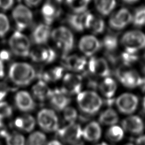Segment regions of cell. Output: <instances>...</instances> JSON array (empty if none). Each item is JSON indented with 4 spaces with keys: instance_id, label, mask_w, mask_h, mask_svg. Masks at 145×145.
<instances>
[{
    "instance_id": "cell-17",
    "label": "cell",
    "mask_w": 145,
    "mask_h": 145,
    "mask_svg": "<svg viewBox=\"0 0 145 145\" xmlns=\"http://www.w3.org/2000/svg\"><path fill=\"white\" fill-rule=\"evenodd\" d=\"M91 13L86 11L80 13H74L69 15L67 22L75 31L82 32L87 28V23Z\"/></svg>"
},
{
    "instance_id": "cell-40",
    "label": "cell",
    "mask_w": 145,
    "mask_h": 145,
    "mask_svg": "<svg viewBox=\"0 0 145 145\" xmlns=\"http://www.w3.org/2000/svg\"><path fill=\"white\" fill-rule=\"evenodd\" d=\"M9 90L8 86L5 83L0 82V101H2L5 99Z\"/></svg>"
},
{
    "instance_id": "cell-50",
    "label": "cell",
    "mask_w": 145,
    "mask_h": 145,
    "mask_svg": "<svg viewBox=\"0 0 145 145\" xmlns=\"http://www.w3.org/2000/svg\"><path fill=\"white\" fill-rule=\"evenodd\" d=\"M97 145H109V144H106V143H101L98 144H97Z\"/></svg>"
},
{
    "instance_id": "cell-18",
    "label": "cell",
    "mask_w": 145,
    "mask_h": 145,
    "mask_svg": "<svg viewBox=\"0 0 145 145\" xmlns=\"http://www.w3.org/2000/svg\"><path fill=\"white\" fill-rule=\"evenodd\" d=\"M61 88L52 90L49 98L52 107L58 111L64 110L70 103V99Z\"/></svg>"
},
{
    "instance_id": "cell-38",
    "label": "cell",
    "mask_w": 145,
    "mask_h": 145,
    "mask_svg": "<svg viewBox=\"0 0 145 145\" xmlns=\"http://www.w3.org/2000/svg\"><path fill=\"white\" fill-rule=\"evenodd\" d=\"M10 29V22L7 16L0 13V37H4Z\"/></svg>"
},
{
    "instance_id": "cell-5",
    "label": "cell",
    "mask_w": 145,
    "mask_h": 145,
    "mask_svg": "<svg viewBox=\"0 0 145 145\" xmlns=\"http://www.w3.org/2000/svg\"><path fill=\"white\" fill-rule=\"evenodd\" d=\"M8 44L11 52L15 55L25 57L29 56L31 44L28 38L20 31H15L11 36Z\"/></svg>"
},
{
    "instance_id": "cell-44",
    "label": "cell",
    "mask_w": 145,
    "mask_h": 145,
    "mask_svg": "<svg viewBox=\"0 0 145 145\" xmlns=\"http://www.w3.org/2000/svg\"><path fill=\"white\" fill-rule=\"evenodd\" d=\"M27 6L29 7H35L37 6L41 1V0H24Z\"/></svg>"
},
{
    "instance_id": "cell-37",
    "label": "cell",
    "mask_w": 145,
    "mask_h": 145,
    "mask_svg": "<svg viewBox=\"0 0 145 145\" xmlns=\"http://www.w3.org/2000/svg\"><path fill=\"white\" fill-rule=\"evenodd\" d=\"M12 114V108L11 106L6 101H0V121L11 116Z\"/></svg>"
},
{
    "instance_id": "cell-13",
    "label": "cell",
    "mask_w": 145,
    "mask_h": 145,
    "mask_svg": "<svg viewBox=\"0 0 145 145\" xmlns=\"http://www.w3.org/2000/svg\"><path fill=\"white\" fill-rule=\"evenodd\" d=\"M89 72L93 75L101 77H109L110 69L107 61L101 57H92L88 62Z\"/></svg>"
},
{
    "instance_id": "cell-19",
    "label": "cell",
    "mask_w": 145,
    "mask_h": 145,
    "mask_svg": "<svg viewBox=\"0 0 145 145\" xmlns=\"http://www.w3.org/2000/svg\"><path fill=\"white\" fill-rule=\"evenodd\" d=\"M14 102L16 108L24 112L32 111L36 106L31 95L25 91L18 92L14 97Z\"/></svg>"
},
{
    "instance_id": "cell-34",
    "label": "cell",
    "mask_w": 145,
    "mask_h": 145,
    "mask_svg": "<svg viewBox=\"0 0 145 145\" xmlns=\"http://www.w3.org/2000/svg\"><path fill=\"white\" fill-rule=\"evenodd\" d=\"M46 141L45 135L40 131L32 133L28 137L26 145H45Z\"/></svg>"
},
{
    "instance_id": "cell-39",
    "label": "cell",
    "mask_w": 145,
    "mask_h": 145,
    "mask_svg": "<svg viewBox=\"0 0 145 145\" xmlns=\"http://www.w3.org/2000/svg\"><path fill=\"white\" fill-rule=\"evenodd\" d=\"M78 116L76 110L72 107L67 106L63 110L64 119L69 123H73L76 120Z\"/></svg>"
},
{
    "instance_id": "cell-28",
    "label": "cell",
    "mask_w": 145,
    "mask_h": 145,
    "mask_svg": "<svg viewBox=\"0 0 145 145\" xmlns=\"http://www.w3.org/2000/svg\"><path fill=\"white\" fill-rule=\"evenodd\" d=\"M119 117L117 112L112 108H108L103 111L99 116V122L104 125H115L118 121Z\"/></svg>"
},
{
    "instance_id": "cell-33",
    "label": "cell",
    "mask_w": 145,
    "mask_h": 145,
    "mask_svg": "<svg viewBox=\"0 0 145 145\" xmlns=\"http://www.w3.org/2000/svg\"><path fill=\"white\" fill-rule=\"evenodd\" d=\"M91 0H66L67 5L75 13L86 11Z\"/></svg>"
},
{
    "instance_id": "cell-51",
    "label": "cell",
    "mask_w": 145,
    "mask_h": 145,
    "mask_svg": "<svg viewBox=\"0 0 145 145\" xmlns=\"http://www.w3.org/2000/svg\"><path fill=\"white\" fill-rule=\"evenodd\" d=\"M125 145H134V144H132V143H127V144H126Z\"/></svg>"
},
{
    "instance_id": "cell-10",
    "label": "cell",
    "mask_w": 145,
    "mask_h": 145,
    "mask_svg": "<svg viewBox=\"0 0 145 145\" xmlns=\"http://www.w3.org/2000/svg\"><path fill=\"white\" fill-rule=\"evenodd\" d=\"M116 104L121 113L129 114L136 110L138 105V99L133 93H125L117 98Z\"/></svg>"
},
{
    "instance_id": "cell-4",
    "label": "cell",
    "mask_w": 145,
    "mask_h": 145,
    "mask_svg": "<svg viewBox=\"0 0 145 145\" xmlns=\"http://www.w3.org/2000/svg\"><path fill=\"white\" fill-rule=\"evenodd\" d=\"M121 43L125 51L137 53L145 48V35L138 30L127 31L122 36Z\"/></svg>"
},
{
    "instance_id": "cell-29",
    "label": "cell",
    "mask_w": 145,
    "mask_h": 145,
    "mask_svg": "<svg viewBox=\"0 0 145 145\" xmlns=\"http://www.w3.org/2000/svg\"><path fill=\"white\" fill-rule=\"evenodd\" d=\"M101 45L106 50V54L115 53L118 47L117 36L114 33H108L104 37Z\"/></svg>"
},
{
    "instance_id": "cell-12",
    "label": "cell",
    "mask_w": 145,
    "mask_h": 145,
    "mask_svg": "<svg viewBox=\"0 0 145 145\" xmlns=\"http://www.w3.org/2000/svg\"><path fill=\"white\" fill-rule=\"evenodd\" d=\"M133 20V15L126 8H122L114 12L109 20L110 27L116 30L124 28Z\"/></svg>"
},
{
    "instance_id": "cell-16",
    "label": "cell",
    "mask_w": 145,
    "mask_h": 145,
    "mask_svg": "<svg viewBox=\"0 0 145 145\" xmlns=\"http://www.w3.org/2000/svg\"><path fill=\"white\" fill-rule=\"evenodd\" d=\"M80 50L87 56H91L101 47V42L93 35H86L79 42Z\"/></svg>"
},
{
    "instance_id": "cell-2",
    "label": "cell",
    "mask_w": 145,
    "mask_h": 145,
    "mask_svg": "<svg viewBox=\"0 0 145 145\" xmlns=\"http://www.w3.org/2000/svg\"><path fill=\"white\" fill-rule=\"evenodd\" d=\"M76 100L80 110L84 114L88 115L97 113L103 104L101 98L92 91L80 92L78 94Z\"/></svg>"
},
{
    "instance_id": "cell-23",
    "label": "cell",
    "mask_w": 145,
    "mask_h": 145,
    "mask_svg": "<svg viewBox=\"0 0 145 145\" xmlns=\"http://www.w3.org/2000/svg\"><path fill=\"white\" fill-rule=\"evenodd\" d=\"M101 135V129L99 123L92 121L87 124L82 131V137L87 141L96 142L99 140Z\"/></svg>"
},
{
    "instance_id": "cell-46",
    "label": "cell",
    "mask_w": 145,
    "mask_h": 145,
    "mask_svg": "<svg viewBox=\"0 0 145 145\" xmlns=\"http://www.w3.org/2000/svg\"><path fill=\"white\" fill-rule=\"evenodd\" d=\"M5 75V69L3 63L0 60V78L3 77Z\"/></svg>"
},
{
    "instance_id": "cell-21",
    "label": "cell",
    "mask_w": 145,
    "mask_h": 145,
    "mask_svg": "<svg viewBox=\"0 0 145 145\" xmlns=\"http://www.w3.org/2000/svg\"><path fill=\"white\" fill-rule=\"evenodd\" d=\"M121 125L123 130L133 134H140L144 130L142 120L137 116H130L122 120Z\"/></svg>"
},
{
    "instance_id": "cell-47",
    "label": "cell",
    "mask_w": 145,
    "mask_h": 145,
    "mask_svg": "<svg viewBox=\"0 0 145 145\" xmlns=\"http://www.w3.org/2000/svg\"><path fill=\"white\" fill-rule=\"evenodd\" d=\"M47 145H63L59 141L57 140H53L50 141Z\"/></svg>"
},
{
    "instance_id": "cell-20",
    "label": "cell",
    "mask_w": 145,
    "mask_h": 145,
    "mask_svg": "<svg viewBox=\"0 0 145 145\" xmlns=\"http://www.w3.org/2000/svg\"><path fill=\"white\" fill-rule=\"evenodd\" d=\"M62 64L67 69L73 71H81L86 66V59L77 54L65 55L63 56Z\"/></svg>"
},
{
    "instance_id": "cell-24",
    "label": "cell",
    "mask_w": 145,
    "mask_h": 145,
    "mask_svg": "<svg viewBox=\"0 0 145 145\" xmlns=\"http://www.w3.org/2000/svg\"><path fill=\"white\" fill-rule=\"evenodd\" d=\"M63 68L61 66H54L44 70L40 72L41 80L45 82H53L61 79L63 75Z\"/></svg>"
},
{
    "instance_id": "cell-1",
    "label": "cell",
    "mask_w": 145,
    "mask_h": 145,
    "mask_svg": "<svg viewBox=\"0 0 145 145\" xmlns=\"http://www.w3.org/2000/svg\"><path fill=\"white\" fill-rule=\"evenodd\" d=\"M36 72L32 66L25 62H15L8 70L10 80L16 86H25L35 78Z\"/></svg>"
},
{
    "instance_id": "cell-15",
    "label": "cell",
    "mask_w": 145,
    "mask_h": 145,
    "mask_svg": "<svg viewBox=\"0 0 145 145\" xmlns=\"http://www.w3.org/2000/svg\"><path fill=\"white\" fill-rule=\"evenodd\" d=\"M59 3L55 0H48L43 5L41 11L45 24L49 25L60 15L61 10Z\"/></svg>"
},
{
    "instance_id": "cell-53",
    "label": "cell",
    "mask_w": 145,
    "mask_h": 145,
    "mask_svg": "<svg viewBox=\"0 0 145 145\" xmlns=\"http://www.w3.org/2000/svg\"><path fill=\"white\" fill-rule=\"evenodd\" d=\"M0 145H1V142H0Z\"/></svg>"
},
{
    "instance_id": "cell-45",
    "label": "cell",
    "mask_w": 145,
    "mask_h": 145,
    "mask_svg": "<svg viewBox=\"0 0 145 145\" xmlns=\"http://www.w3.org/2000/svg\"><path fill=\"white\" fill-rule=\"evenodd\" d=\"M135 144L136 145H145V135L137 138L135 140Z\"/></svg>"
},
{
    "instance_id": "cell-11",
    "label": "cell",
    "mask_w": 145,
    "mask_h": 145,
    "mask_svg": "<svg viewBox=\"0 0 145 145\" xmlns=\"http://www.w3.org/2000/svg\"><path fill=\"white\" fill-rule=\"evenodd\" d=\"M29 56L35 62L50 63L56 59L57 54L50 47L39 45L31 50Z\"/></svg>"
},
{
    "instance_id": "cell-22",
    "label": "cell",
    "mask_w": 145,
    "mask_h": 145,
    "mask_svg": "<svg viewBox=\"0 0 145 145\" xmlns=\"http://www.w3.org/2000/svg\"><path fill=\"white\" fill-rule=\"evenodd\" d=\"M51 28L49 25L45 23L39 24L32 31V41L38 45H42L47 42L51 36Z\"/></svg>"
},
{
    "instance_id": "cell-35",
    "label": "cell",
    "mask_w": 145,
    "mask_h": 145,
    "mask_svg": "<svg viewBox=\"0 0 145 145\" xmlns=\"http://www.w3.org/2000/svg\"><path fill=\"white\" fill-rule=\"evenodd\" d=\"M132 22L137 27H140L145 24V6L139 7L135 10Z\"/></svg>"
},
{
    "instance_id": "cell-30",
    "label": "cell",
    "mask_w": 145,
    "mask_h": 145,
    "mask_svg": "<svg viewBox=\"0 0 145 145\" xmlns=\"http://www.w3.org/2000/svg\"><path fill=\"white\" fill-rule=\"evenodd\" d=\"M94 2L97 10L104 16L111 13L116 5V0H94Z\"/></svg>"
},
{
    "instance_id": "cell-3",
    "label": "cell",
    "mask_w": 145,
    "mask_h": 145,
    "mask_svg": "<svg viewBox=\"0 0 145 145\" xmlns=\"http://www.w3.org/2000/svg\"><path fill=\"white\" fill-rule=\"evenodd\" d=\"M51 37L64 56L67 55L74 46V37L71 31L65 27H59L51 33Z\"/></svg>"
},
{
    "instance_id": "cell-6",
    "label": "cell",
    "mask_w": 145,
    "mask_h": 145,
    "mask_svg": "<svg viewBox=\"0 0 145 145\" xmlns=\"http://www.w3.org/2000/svg\"><path fill=\"white\" fill-rule=\"evenodd\" d=\"M37 118L40 127L45 131L53 132L58 130V118L53 110L46 108L41 109L39 112Z\"/></svg>"
},
{
    "instance_id": "cell-9",
    "label": "cell",
    "mask_w": 145,
    "mask_h": 145,
    "mask_svg": "<svg viewBox=\"0 0 145 145\" xmlns=\"http://www.w3.org/2000/svg\"><path fill=\"white\" fill-rule=\"evenodd\" d=\"M80 126L75 122L69 123L57 131V137L63 142L68 144H76L82 137Z\"/></svg>"
},
{
    "instance_id": "cell-8",
    "label": "cell",
    "mask_w": 145,
    "mask_h": 145,
    "mask_svg": "<svg viewBox=\"0 0 145 145\" xmlns=\"http://www.w3.org/2000/svg\"><path fill=\"white\" fill-rule=\"evenodd\" d=\"M12 16L18 31L26 29L33 21L32 11L27 6L21 4L17 5L14 8Z\"/></svg>"
},
{
    "instance_id": "cell-49",
    "label": "cell",
    "mask_w": 145,
    "mask_h": 145,
    "mask_svg": "<svg viewBox=\"0 0 145 145\" xmlns=\"http://www.w3.org/2000/svg\"><path fill=\"white\" fill-rule=\"evenodd\" d=\"M142 106H143V109L145 112V96L144 97L143 99V102H142Z\"/></svg>"
},
{
    "instance_id": "cell-26",
    "label": "cell",
    "mask_w": 145,
    "mask_h": 145,
    "mask_svg": "<svg viewBox=\"0 0 145 145\" xmlns=\"http://www.w3.org/2000/svg\"><path fill=\"white\" fill-rule=\"evenodd\" d=\"M14 125L16 128L22 131L31 132L35 127V120L31 115L24 114L15 120Z\"/></svg>"
},
{
    "instance_id": "cell-42",
    "label": "cell",
    "mask_w": 145,
    "mask_h": 145,
    "mask_svg": "<svg viewBox=\"0 0 145 145\" xmlns=\"http://www.w3.org/2000/svg\"><path fill=\"white\" fill-rule=\"evenodd\" d=\"M8 134L7 127L3 123V121H0V137L6 138Z\"/></svg>"
},
{
    "instance_id": "cell-43",
    "label": "cell",
    "mask_w": 145,
    "mask_h": 145,
    "mask_svg": "<svg viewBox=\"0 0 145 145\" xmlns=\"http://www.w3.org/2000/svg\"><path fill=\"white\" fill-rule=\"evenodd\" d=\"M10 57V53L7 50H3L0 52V60L2 62L3 61H7L9 59Z\"/></svg>"
},
{
    "instance_id": "cell-32",
    "label": "cell",
    "mask_w": 145,
    "mask_h": 145,
    "mask_svg": "<svg viewBox=\"0 0 145 145\" xmlns=\"http://www.w3.org/2000/svg\"><path fill=\"white\" fill-rule=\"evenodd\" d=\"M124 133L122 127L117 125H113L110 127L106 133V137L108 140L113 142H117L123 138Z\"/></svg>"
},
{
    "instance_id": "cell-48",
    "label": "cell",
    "mask_w": 145,
    "mask_h": 145,
    "mask_svg": "<svg viewBox=\"0 0 145 145\" xmlns=\"http://www.w3.org/2000/svg\"><path fill=\"white\" fill-rule=\"evenodd\" d=\"M122 1H123L124 2L126 3H129V4H132L134 3L137 2V1H138L139 0H122Z\"/></svg>"
},
{
    "instance_id": "cell-36",
    "label": "cell",
    "mask_w": 145,
    "mask_h": 145,
    "mask_svg": "<svg viewBox=\"0 0 145 145\" xmlns=\"http://www.w3.org/2000/svg\"><path fill=\"white\" fill-rule=\"evenodd\" d=\"M7 145H25V139L23 135L18 132L9 133L6 137Z\"/></svg>"
},
{
    "instance_id": "cell-25",
    "label": "cell",
    "mask_w": 145,
    "mask_h": 145,
    "mask_svg": "<svg viewBox=\"0 0 145 145\" xmlns=\"http://www.w3.org/2000/svg\"><path fill=\"white\" fill-rule=\"evenodd\" d=\"M32 92L35 99L43 101L49 98L52 89L48 86L46 82L40 80L33 86Z\"/></svg>"
},
{
    "instance_id": "cell-31",
    "label": "cell",
    "mask_w": 145,
    "mask_h": 145,
    "mask_svg": "<svg viewBox=\"0 0 145 145\" xmlns=\"http://www.w3.org/2000/svg\"><path fill=\"white\" fill-rule=\"evenodd\" d=\"M87 28L90 29L94 33H101L105 29L104 21L101 18L91 14L88 21Z\"/></svg>"
},
{
    "instance_id": "cell-7",
    "label": "cell",
    "mask_w": 145,
    "mask_h": 145,
    "mask_svg": "<svg viewBox=\"0 0 145 145\" xmlns=\"http://www.w3.org/2000/svg\"><path fill=\"white\" fill-rule=\"evenodd\" d=\"M116 75L125 87L130 88L140 86L142 80V78L135 70L122 66L117 69Z\"/></svg>"
},
{
    "instance_id": "cell-52",
    "label": "cell",
    "mask_w": 145,
    "mask_h": 145,
    "mask_svg": "<svg viewBox=\"0 0 145 145\" xmlns=\"http://www.w3.org/2000/svg\"><path fill=\"white\" fill-rule=\"evenodd\" d=\"M74 145H80V144H74Z\"/></svg>"
},
{
    "instance_id": "cell-14",
    "label": "cell",
    "mask_w": 145,
    "mask_h": 145,
    "mask_svg": "<svg viewBox=\"0 0 145 145\" xmlns=\"http://www.w3.org/2000/svg\"><path fill=\"white\" fill-rule=\"evenodd\" d=\"M82 78L81 76L72 74H66L63 79L62 89L68 95L78 94L82 87Z\"/></svg>"
},
{
    "instance_id": "cell-27",
    "label": "cell",
    "mask_w": 145,
    "mask_h": 145,
    "mask_svg": "<svg viewBox=\"0 0 145 145\" xmlns=\"http://www.w3.org/2000/svg\"><path fill=\"white\" fill-rule=\"evenodd\" d=\"M99 89L102 95L108 99H111L116 93L117 84L116 81L112 78L107 77L100 83Z\"/></svg>"
},
{
    "instance_id": "cell-41",
    "label": "cell",
    "mask_w": 145,
    "mask_h": 145,
    "mask_svg": "<svg viewBox=\"0 0 145 145\" xmlns=\"http://www.w3.org/2000/svg\"><path fill=\"white\" fill-rule=\"evenodd\" d=\"M14 4V0H0V8L7 11L10 9Z\"/></svg>"
}]
</instances>
